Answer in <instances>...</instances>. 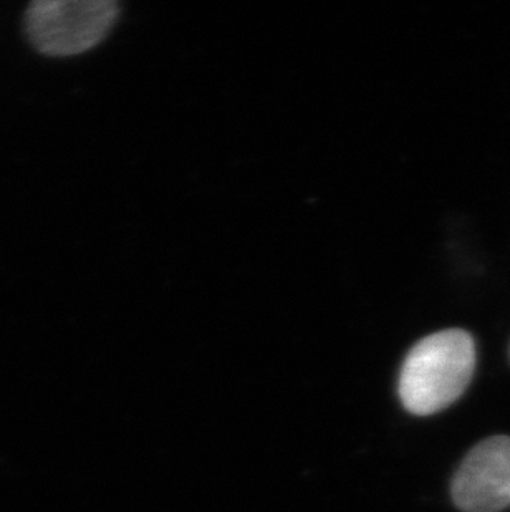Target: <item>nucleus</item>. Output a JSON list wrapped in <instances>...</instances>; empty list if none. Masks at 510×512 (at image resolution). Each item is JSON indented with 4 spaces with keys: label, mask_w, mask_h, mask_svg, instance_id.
Masks as SVG:
<instances>
[{
    "label": "nucleus",
    "mask_w": 510,
    "mask_h": 512,
    "mask_svg": "<svg viewBox=\"0 0 510 512\" xmlns=\"http://www.w3.org/2000/svg\"><path fill=\"white\" fill-rule=\"evenodd\" d=\"M476 368V345L459 329L419 340L400 373V398L413 415L426 416L453 405L466 392Z\"/></svg>",
    "instance_id": "1"
},
{
    "label": "nucleus",
    "mask_w": 510,
    "mask_h": 512,
    "mask_svg": "<svg viewBox=\"0 0 510 512\" xmlns=\"http://www.w3.org/2000/svg\"><path fill=\"white\" fill-rule=\"evenodd\" d=\"M116 17L113 0H40L27 12V32L40 52L68 57L100 44Z\"/></svg>",
    "instance_id": "2"
},
{
    "label": "nucleus",
    "mask_w": 510,
    "mask_h": 512,
    "mask_svg": "<svg viewBox=\"0 0 510 512\" xmlns=\"http://www.w3.org/2000/svg\"><path fill=\"white\" fill-rule=\"evenodd\" d=\"M453 498L464 512H499L509 506V436L482 441L466 456L454 476Z\"/></svg>",
    "instance_id": "3"
}]
</instances>
